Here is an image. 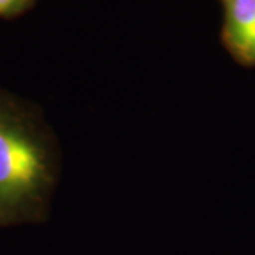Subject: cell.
Listing matches in <instances>:
<instances>
[{"mask_svg": "<svg viewBox=\"0 0 255 255\" xmlns=\"http://www.w3.org/2000/svg\"><path fill=\"white\" fill-rule=\"evenodd\" d=\"M58 174V147L43 118L0 91V228L46 219Z\"/></svg>", "mask_w": 255, "mask_h": 255, "instance_id": "1", "label": "cell"}, {"mask_svg": "<svg viewBox=\"0 0 255 255\" xmlns=\"http://www.w3.org/2000/svg\"><path fill=\"white\" fill-rule=\"evenodd\" d=\"M223 41L238 63L255 67V0H223Z\"/></svg>", "mask_w": 255, "mask_h": 255, "instance_id": "2", "label": "cell"}, {"mask_svg": "<svg viewBox=\"0 0 255 255\" xmlns=\"http://www.w3.org/2000/svg\"><path fill=\"white\" fill-rule=\"evenodd\" d=\"M30 0H0V16H13L26 9Z\"/></svg>", "mask_w": 255, "mask_h": 255, "instance_id": "3", "label": "cell"}]
</instances>
